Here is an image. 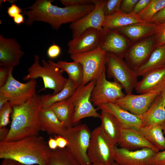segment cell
Returning <instances> with one entry per match:
<instances>
[{"label":"cell","mask_w":165,"mask_h":165,"mask_svg":"<svg viewBox=\"0 0 165 165\" xmlns=\"http://www.w3.org/2000/svg\"><path fill=\"white\" fill-rule=\"evenodd\" d=\"M106 73L108 78L113 79L124 90L126 94L132 93L137 82L135 71L123 58L111 53H107Z\"/></svg>","instance_id":"cell-6"},{"label":"cell","mask_w":165,"mask_h":165,"mask_svg":"<svg viewBox=\"0 0 165 165\" xmlns=\"http://www.w3.org/2000/svg\"><path fill=\"white\" fill-rule=\"evenodd\" d=\"M120 147L130 150L147 148L156 152L160 151L151 143L139 130L131 128H122L118 143Z\"/></svg>","instance_id":"cell-21"},{"label":"cell","mask_w":165,"mask_h":165,"mask_svg":"<svg viewBox=\"0 0 165 165\" xmlns=\"http://www.w3.org/2000/svg\"><path fill=\"white\" fill-rule=\"evenodd\" d=\"M50 107L65 128L73 126L74 106L70 97L56 103Z\"/></svg>","instance_id":"cell-27"},{"label":"cell","mask_w":165,"mask_h":165,"mask_svg":"<svg viewBox=\"0 0 165 165\" xmlns=\"http://www.w3.org/2000/svg\"><path fill=\"white\" fill-rule=\"evenodd\" d=\"M165 89V67L153 70L142 76L134 87L136 92L142 94L151 91L160 94Z\"/></svg>","instance_id":"cell-20"},{"label":"cell","mask_w":165,"mask_h":165,"mask_svg":"<svg viewBox=\"0 0 165 165\" xmlns=\"http://www.w3.org/2000/svg\"><path fill=\"white\" fill-rule=\"evenodd\" d=\"M114 147L106 137L100 127L95 128L91 132L88 150L91 163L111 165L115 162Z\"/></svg>","instance_id":"cell-9"},{"label":"cell","mask_w":165,"mask_h":165,"mask_svg":"<svg viewBox=\"0 0 165 165\" xmlns=\"http://www.w3.org/2000/svg\"><path fill=\"white\" fill-rule=\"evenodd\" d=\"M99 118L101 121L100 127L102 132L110 142L116 146L120 138L122 125L113 116L104 111L101 110Z\"/></svg>","instance_id":"cell-23"},{"label":"cell","mask_w":165,"mask_h":165,"mask_svg":"<svg viewBox=\"0 0 165 165\" xmlns=\"http://www.w3.org/2000/svg\"><path fill=\"white\" fill-rule=\"evenodd\" d=\"M165 6V0H150L145 7L137 14L143 21L147 22Z\"/></svg>","instance_id":"cell-33"},{"label":"cell","mask_w":165,"mask_h":165,"mask_svg":"<svg viewBox=\"0 0 165 165\" xmlns=\"http://www.w3.org/2000/svg\"><path fill=\"white\" fill-rule=\"evenodd\" d=\"M10 69L5 67L0 68V87L4 85L7 81Z\"/></svg>","instance_id":"cell-42"},{"label":"cell","mask_w":165,"mask_h":165,"mask_svg":"<svg viewBox=\"0 0 165 165\" xmlns=\"http://www.w3.org/2000/svg\"><path fill=\"white\" fill-rule=\"evenodd\" d=\"M106 1L96 0L94 3V8L91 12L78 21L71 24L69 28L72 31L73 38L79 36L89 29L101 30L105 17L104 8Z\"/></svg>","instance_id":"cell-13"},{"label":"cell","mask_w":165,"mask_h":165,"mask_svg":"<svg viewBox=\"0 0 165 165\" xmlns=\"http://www.w3.org/2000/svg\"><path fill=\"white\" fill-rule=\"evenodd\" d=\"M100 31L90 28L79 36L73 38L68 43V53L70 55L91 51L98 46Z\"/></svg>","instance_id":"cell-18"},{"label":"cell","mask_w":165,"mask_h":165,"mask_svg":"<svg viewBox=\"0 0 165 165\" xmlns=\"http://www.w3.org/2000/svg\"><path fill=\"white\" fill-rule=\"evenodd\" d=\"M19 44L14 39L0 35V66L13 69L24 55Z\"/></svg>","instance_id":"cell-17"},{"label":"cell","mask_w":165,"mask_h":165,"mask_svg":"<svg viewBox=\"0 0 165 165\" xmlns=\"http://www.w3.org/2000/svg\"><path fill=\"white\" fill-rule=\"evenodd\" d=\"M154 36L155 47L165 44V22L157 25Z\"/></svg>","instance_id":"cell-36"},{"label":"cell","mask_w":165,"mask_h":165,"mask_svg":"<svg viewBox=\"0 0 165 165\" xmlns=\"http://www.w3.org/2000/svg\"><path fill=\"white\" fill-rule=\"evenodd\" d=\"M155 47L154 35L143 39L129 48L124 57L125 61L135 71L146 61Z\"/></svg>","instance_id":"cell-16"},{"label":"cell","mask_w":165,"mask_h":165,"mask_svg":"<svg viewBox=\"0 0 165 165\" xmlns=\"http://www.w3.org/2000/svg\"><path fill=\"white\" fill-rule=\"evenodd\" d=\"M157 25L147 22L138 23L116 29L131 40L145 38L154 35Z\"/></svg>","instance_id":"cell-24"},{"label":"cell","mask_w":165,"mask_h":165,"mask_svg":"<svg viewBox=\"0 0 165 165\" xmlns=\"http://www.w3.org/2000/svg\"><path fill=\"white\" fill-rule=\"evenodd\" d=\"M142 117L144 126L160 124L165 121V107L160 102L158 97Z\"/></svg>","instance_id":"cell-28"},{"label":"cell","mask_w":165,"mask_h":165,"mask_svg":"<svg viewBox=\"0 0 165 165\" xmlns=\"http://www.w3.org/2000/svg\"><path fill=\"white\" fill-rule=\"evenodd\" d=\"M111 165H120L115 161Z\"/></svg>","instance_id":"cell-53"},{"label":"cell","mask_w":165,"mask_h":165,"mask_svg":"<svg viewBox=\"0 0 165 165\" xmlns=\"http://www.w3.org/2000/svg\"><path fill=\"white\" fill-rule=\"evenodd\" d=\"M158 98L161 103L165 107V89L159 95Z\"/></svg>","instance_id":"cell-51"},{"label":"cell","mask_w":165,"mask_h":165,"mask_svg":"<svg viewBox=\"0 0 165 165\" xmlns=\"http://www.w3.org/2000/svg\"><path fill=\"white\" fill-rule=\"evenodd\" d=\"M139 131L159 151L165 150V137L161 124L153 126H144Z\"/></svg>","instance_id":"cell-29"},{"label":"cell","mask_w":165,"mask_h":165,"mask_svg":"<svg viewBox=\"0 0 165 165\" xmlns=\"http://www.w3.org/2000/svg\"><path fill=\"white\" fill-rule=\"evenodd\" d=\"M164 67L165 44L155 47L146 61L135 71L138 77H142L153 70Z\"/></svg>","instance_id":"cell-25"},{"label":"cell","mask_w":165,"mask_h":165,"mask_svg":"<svg viewBox=\"0 0 165 165\" xmlns=\"http://www.w3.org/2000/svg\"><path fill=\"white\" fill-rule=\"evenodd\" d=\"M56 140L58 148H64L68 145V142L67 140L64 136L57 135L54 138Z\"/></svg>","instance_id":"cell-45"},{"label":"cell","mask_w":165,"mask_h":165,"mask_svg":"<svg viewBox=\"0 0 165 165\" xmlns=\"http://www.w3.org/2000/svg\"><path fill=\"white\" fill-rule=\"evenodd\" d=\"M107 53L98 47L91 51L70 55L71 59L82 65V85L96 80L106 68Z\"/></svg>","instance_id":"cell-7"},{"label":"cell","mask_w":165,"mask_h":165,"mask_svg":"<svg viewBox=\"0 0 165 165\" xmlns=\"http://www.w3.org/2000/svg\"><path fill=\"white\" fill-rule=\"evenodd\" d=\"M13 112V106L9 101L0 109V127H6L10 123L9 117Z\"/></svg>","instance_id":"cell-34"},{"label":"cell","mask_w":165,"mask_h":165,"mask_svg":"<svg viewBox=\"0 0 165 165\" xmlns=\"http://www.w3.org/2000/svg\"><path fill=\"white\" fill-rule=\"evenodd\" d=\"M10 69L5 84L0 87V94L7 98L13 106L22 105L36 95L37 81L31 79L26 83H22L16 79Z\"/></svg>","instance_id":"cell-8"},{"label":"cell","mask_w":165,"mask_h":165,"mask_svg":"<svg viewBox=\"0 0 165 165\" xmlns=\"http://www.w3.org/2000/svg\"><path fill=\"white\" fill-rule=\"evenodd\" d=\"M42 108L41 96L37 94L24 104L13 106L9 133L4 141L38 135L40 130L38 116Z\"/></svg>","instance_id":"cell-3"},{"label":"cell","mask_w":165,"mask_h":165,"mask_svg":"<svg viewBox=\"0 0 165 165\" xmlns=\"http://www.w3.org/2000/svg\"><path fill=\"white\" fill-rule=\"evenodd\" d=\"M123 89L118 82L107 79L105 69L96 80L91 94V101L97 106L107 103L116 104L126 95Z\"/></svg>","instance_id":"cell-10"},{"label":"cell","mask_w":165,"mask_h":165,"mask_svg":"<svg viewBox=\"0 0 165 165\" xmlns=\"http://www.w3.org/2000/svg\"><path fill=\"white\" fill-rule=\"evenodd\" d=\"M122 0H107L104 8L105 16L112 14L120 11Z\"/></svg>","instance_id":"cell-35"},{"label":"cell","mask_w":165,"mask_h":165,"mask_svg":"<svg viewBox=\"0 0 165 165\" xmlns=\"http://www.w3.org/2000/svg\"><path fill=\"white\" fill-rule=\"evenodd\" d=\"M91 165H100L96 164H92Z\"/></svg>","instance_id":"cell-55"},{"label":"cell","mask_w":165,"mask_h":165,"mask_svg":"<svg viewBox=\"0 0 165 165\" xmlns=\"http://www.w3.org/2000/svg\"><path fill=\"white\" fill-rule=\"evenodd\" d=\"M51 150L41 136L32 135L12 141L0 142V158L27 165H46Z\"/></svg>","instance_id":"cell-2"},{"label":"cell","mask_w":165,"mask_h":165,"mask_svg":"<svg viewBox=\"0 0 165 165\" xmlns=\"http://www.w3.org/2000/svg\"><path fill=\"white\" fill-rule=\"evenodd\" d=\"M46 165H81L66 148L51 150Z\"/></svg>","instance_id":"cell-32"},{"label":"cell","mask_w":165,"mask_h":165,"mask_svg":"<svg viewBox=\"0 0 165 165\" xmlns=\"http://www.w3.org/2000/svg\"><path fill=\"white\" fill-rule=\"evenodd\" d=\"M38 120L40 130L50 135L63 136L66 128L50 107L41 109Z\"/></svg>","instance_id":"cell-22"},{"label":"cell","mask_w":165,"mask_h":165,"mask_svg":"<svg viewBox=\"0 0 165 165\" xmlns=\"http://www.w3.org/2000/svg\"><path fill=\"white\" fill-rule=\"evenodd\" d=\"M76 88L72 81L68 78L65 86L59 93L55 94H47L40 96L42 108L49 107L56 103L68 98L73 94Z\"/></svg>","instance_id":"cell-30"},{"label":"cell","mask_w":165,"mask_h":165,"mask_svg":"<svg viewBox=\"0 0 165 165\" xmlns=\"http://www.w3.org/2000/svg\"><path fill=\"white\" fill-rule=\"evenodd\" d=\"M61 50L60 47L55 44L51 45L48 48L47 54L50 59L57 58L61 54Z\"/></svg>","instance_id":"cell-40"},{"label":"cell","mask_w":165,"mask_h":165,"mask_svg":"<svg viewBox=\"0 0 165 165\" xmlns=\"http://www.w3.org/2000/svg\"><path fill=\"white\" fill-rule=\"evenodd\" d=\"M18 162L14 160L5 159H2L0 165H17Z\"/></svg>","instance_id":"cell-49"},{"label":"cell","mask_w":165,"mask_h":165,"mask_svg":"<svg viewBox=\"0 0 165 165\" xmlns=\"http://www.w3.org/2000/svg\"><path fill=\"white\" fill-rule=\"evenodd\" d=\"M145 22L141 20L137 14L126 13L121 11L105 16L103 28L116 29L134 24Z\"/></svg>","instance_id":"cell-26"},{"label":"cell","mask_w":165,"mask_h":165,"mask_svg":"<svg viewBox=\"0 0 165 165\" xmlns=\"http://www.w3.org/2000/svg\"><path fill=\"white\" fill-rule=\"evenodd\" d=\"M97 107V109L106 111L113 116L121 124L123 128L139 130L144 126L142 115L134 114L116 104H105Z\"/></svg>","instance_id":"cell-19"},{"label":"cell","mask_w":165,"mask_h":165,"mask_svg":"<svg viewBox=\"0 0 165 165\" xmlns=\"http://www.w3.org/2000/svg\"><path fill=\"white\" fill-rule=\"evenodd\" d=\"M9 132V129L6 127H0V142L4 141L7 136Z\"/></svg>","instance_id":"cell-46"},{"label":"cell","mask_w":165,"mask_h":165,"mask_svg":"<svg viewBox=\"0 0 165 165\" xmlns=\"http://www.w3.org/2000/svg\"><path fill=\"white\" fill-rule=\"evenodd\" d=\"M38 56L35 55L34 62L28 68V74L23 79L26 81L42 78L44 84L43 89L48 88L53 90L52 94H55L63 88L68 79L63 76V71L51 59L48 61L42 60V65L40 64Z\"/></svg>","instance_id":"cell-4"},{"label":"cell","mask_w":165,"mask_h":165,"mask_svg":"<svg viewBox=\"0 0 165 165\" xmlns=\"http://www.w3.org/2000/svg\"><path fill=\"white\" fill-rule=\"evenodd\" d=\"M11 5L8 8L7 13L9 17L13 18L17 15L23 13L20 8L15 4V2L12 3Z\"/></svg>","instance_id":"cell-41"},{"label":"cell","mask_w":165,"mask_h":165,"mask_svg":"<svg viewBox=\"0 0 165 165\" xmlns=\"http://www.w3.org/2000/svg\"><path fill=\"white\" fill-rule=\"evenodd\" d=\"M17 165H27L24 164H22V163H19L18 162Z\"/></svg>","instance_id":"cell-54"},{"label":"cell","mask_w":165,"mask_h":165,"mask_svg":"<svg viewBox=\"0 0 165 165\" xmlns=\"http://www.w3.org/2000/svg\"><path fill=\"white\" fill-rule=\"evenodd\" d=\"M138 0H122L120 11L126 13H131Z\"/></svg>","instance_id":"cell-37"},{"label":"cell","mask_w":165,"mask_h":165,"mask_svg":"<svg viewBox=\"0 0 165 165\" xmlns=\"http://www.w3.org/2000/svg\"><path fill=\"white\" fill-rule=\"evenodd\" d=\"M150 1V0H138L131 13L138 14L145 7Z\"/></svg>","instance_id":"cell-43"},{"label":"cell","mask_w":165,"mask_h":165,"mask_svg":"<svg viewBox=\"0 0 165 165\" xmlns=\"http://www.w3.org/2000/svg\"><path fill=\"white\" fill-rule=\"evenodd\" d=\"M96 0H61L65 7L77 6L89 4H94Z\"/></svg>","instance_id":"cell-38"},{"label":"cell","mask_w":165,"mask_h":165,"mask_svg":"<svg viewBox=\"0 0 165 165\" xmlns=\"http://www.w3.org/2000/svg\"><path fill=\"white\" fill-rule=\"evenodd\" d=\"M96 82V80H94L77 87L70 97L74 106V124L86 117L99 118L100 114L97 112V109L94 108L90 100Z\"/></svg>","instance_id":"cell-11"},{"label":"cell","mask_w":165,"mask_h":165,"mask_svg":"<svg viewBox=\"0 0 165 165\" xmlns=\"http://www.w3.org/2000/svg\"><path fill=\"white\" fill-rule=\"evenodd\" d=\"M9 101V100L7 98L2 95L0 94V109Z\"/></svg>","instance_id":"cell-50"},{"label":"cell","mask_w":165,"mask_h":165,"mask_svg":"<svg viewBox=\"0 0 165 165\" xmlns=\"http://www.w3.org/2000/svg\"><path fill=\"white\" fill-rule=\"evenodd\" d=\"M153 165H165V150L157 152L154 158Z\"/></svg>","instance_id":"cell-44"},{"label":"cell","mask_w":165,"mask_h":165,"mask_svg":"<svg viewBox=\"0 0 165 165\" xmlns=\"http://www.w3.org/2000/svg\"><path fill=\"white\" fill-rule=\"evenodd\" d=\"M91 133L88 126L82 124L66 128L63 136L68 141L66 148L81 165H91L88 155Z\"/></svg>","instance_id":"cell-5"},{"label":"cell","mask_w":165,"mask_h":165,"mask_svg":"<svg viewBox=\"0 0 165 165\" xmlns=\"http://www.w3.org/2000/svg\"><path fill=\"white\" fill-rule=\"evenodd\" d=\"M130 45L126 37L116 29L102 28L98 47L106 53H111L124 58Z\"/></svg>","instance_id":"cell-12"},{"label":"cell","mask_w":165,"mask_h":165,"mask_svg":"<svg viewBox=\"0 0 165 165\" xmlns=\"http://www.w3.org/2000/svg\"><path fill=\"white\" fill-rule=\"evenodd\" d=\"M52 0H37L25 9L23 14L27 16L26 24L31 25L34 21L49 24L58 30L63 24L75 22L94 9V4L61 7L52 4Z\"/></svg>","instance_id":"cell-1"},{"label":"cell","mask_w":165,"mask_h":165,"mask_svg":"<svg viewBox=\"0 0 165 165\" xmlns=\"http://www.w3.org/2000/svg\"><path fill=\"white\" fill-rule=\"evenodd\" d=\"M114 151L115 161L120 165H153L157 152L149 148L130 150L116 145Z\"/></svg>","instance_id":"cell-14"},{"label":"cell","mask_w":165,"mask_h":165,"mask_svg":"<svg viewBox=\"0 0 165 165\" xmlns=\"http://www.w3.org/2000/svg\"><path fill=\"white\" fill-rule=\"evenodd\" d=\"M161 124L165 137V121L161 123Z\"/></svg>","instance_id":"cell-52"},{"label":"cell","mask_w":165,"mask_h":165,"mask_svg":"<svg viewBox=\"0 0 165 165\" xmlns=\"http://www.w3.org/2000/svg\"><path fill=\"white\" fill-rule=\"evenodd\" d=\"M160 95L152 91L137 95L126 94L116 104L134 114L141 116L149 109Z\"/></svg>","instance_id":"cell-15"},{"label":"cell","mask_w":165,"mask_h":165,"mask_svg":"<svg viewBox=\"0 0 165 165\" xmlns=\"http://www.w3.org/2000/svg\"><path fill=\"white\" fill-rule=\"evenodd\" d=\"M47 145L50 150H54L58 148L57 141L55 138H50L48 141Z\"/></svg>","instance_id":"cell-47"},{"label":"cell","mask_w":165,"mask_h":165,"mask_svg":"<svg viewBox=\"0 0 165 165\" xmlns=\"http://www.w3.org/2000/svg\"><path fill=\"white\" fill-rule=\"evenodd\" d=\"M13 19L14 22L17 25L25 23L24 16L21 13L18 15Z\"/></svg>","instance_id":"cell-48"},{"label":"cell","mask_w":165,"mask_h":165,"mask_svg":"<svg viewBox=\"0 0 165 165\" xmlns=\"http://www.w3.org/2000/svg\"><path fill=\"white\" fill-rule=\"evenodd\" d=\"M147 22L158 25L165 22V6Z\"/></svg>","instance_id":"cell-39"},{"label":"cell","mask_w":165,"mask_h":165,"mask_svg":"<svg viewBox=\"0 0 165 165\" xmlns=\"http://www.w3.org/2000/svg\"><path fill=\"white\" fill-rule=\"evenodd\" d=\"M56 64L63 72L67 73L68 78L72 81L77 88L82 85L83 72L80 63L73 61L68 62L60 61L56 63Z\"/></svg>","instance_id":"cell-31"}]
</instances>
